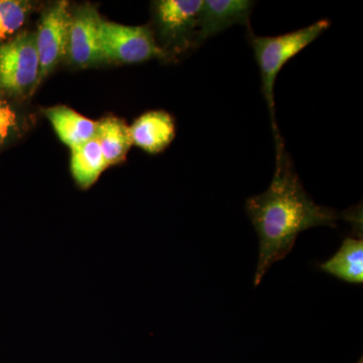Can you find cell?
Returning a JSON list of instances; mask_svg holds the SVG:
<instances>
[{"label": "cell", "mask_w": 363, "mask_h": 363, "mask_svg": "<svg viewBox=\"0 0 363 363\" xmlns=\"http://www.w3.org/2000/svg\"><path fill=\"white\" fill-rule=\"evenodd\" d=\"M276 169L267 191L248 198L245 210L259 235V252L255 286L267 271L292 252L298 234L315 226H337L339 219L347 218V211L339 213L330 207L313 201L296 173L292 160L284 147L276 145Z\"/></svg>", "instance_id": "obj_1"}, {"label": "cell", "mask_w": 363, "mask_h": 363, "mask_svg": "<svg viewBox=\"0 0 363 363\" xmlns=\"http://www.w3.org/2000/svg\"><path fill=\"white\" fill-rule=\"evenodd\" d=\"M330 21H318L312 25L300 28L285 35L276 37H259L255 33H248L250 43L255 52V61L259 67L262 78V91L269 107L271 116L272 133L274 143L283 142L279 135V126L276 121V104H274V84L279 72L283 67L297 56L308 45H311L328 30Z\"/></svg>", "instance_id": "obj_2"}, {"label": "cell", "mask_w": 363, "mask_h": 363, "mask_svg": "<svg viewBox=\"0 0 363 363\" xmlns=\"http://www.w3.org/2000/svg\"><path fill=\"white\" fill-rule=\"evenodd\" d=\"M39 75L35 33L23 30L0 44V96L26 99L39 87Z\"/></svg>", "instance_id": "obj_3"}, {"label": "cell", "mask_w": 363, "mask_h": 363, "mask_svg": "<svg viewBox=\"0 0 363 363\" xmlns=\"http://www.w3.org/2000/svg\"><path fill=\"white\" fill-rule=\"evenodd\" d=\"M100 45L105 61L138 64L168 58L147 26H124L102 20Z\"/></svg>", "instance_id": "obj_4"}, {"label": "cell", "mask_w": 363, "mask_h": 363, "mask_svg": "<svg viewBox=\"0 0 363 363\" xmlns=\"http://www.w3.org/2000/svg\"><path fill=\"white\" fill-rule=\"evenodd\" d=\"M201 0H161L155 2L154 14L160 35L166 43L167 57L196 47Z\"/></svg>", "instance_id": "obj_5"}, {"label": "cell", "mask_w": 363, "mask_h": 363, "mask_svg": "<svg viewBox=\"0 0 363 363\" xmlns=\"http://www.w3.org/2000/svg\"><path fill=\"white\" fill-rule=\"evenodd\" d=\"M72 11L65 0L48 6L35 32L40 62L39 86L68 55Z\"/></svg>", "instance_id": "obj_6"}, {"label": "cell", "mask_w": 363, "mask_h": 363, "mask_svg": "<svg viewBox=\"0 0 363 363\" xmlns=\"http://www.w3.org/2000/svg\"><path fill=\"white\" fill-rule=\"evenodd\" d=\"M101 21L96 7L91 4L79 6L72 13L68 43L72 63L89 67L105 61L100 45Z\"/></svg>", "instance_id": "obj_7"}, {"label": "cell", "mask_w": 363, "mask_h": 363, "mask_svg": "<svg viewBox=\"0 0 363 363\" xmlns=\"http://www.w3.org/2000/svg\"><path fill=\"white\" fill-rule=\"evenodd\" d=\"M255 2L252 0H206L198 18L196 47L234 25H242L252 33L250 16Z\"/></svg>", "instance_id": "obj_8"}, {"label": "cell", "mask_w": 363, "mask_h": 363, "mask_svg": "<svg viewBox=\"0 0 363 363\" xmlns=\"http://www.w3.org/2000/svg\"><path fill=\"white\" fill-rule=\"evenodd\" d=\"M130 128L131 140L147 154H159L171 145L176 135V124L168 112H145Z\"/></svg>", "instance_id": "obj_9"}, {"label": "cell", "mask_w": 363, "mask_h": 363, "mask_svg": "<svg viewBox=\"0 0 363 363\" xmlns=\"http://www.w3.org/2000/svg\"><path fill=\"white\" fill-rule=\"evenodd\" d=\"M44 113L60 140L71 150L94 138L97 123L81 116L70 107L63 105L50 107L45 109Z\"/></svg>", "instance_id": "obj_10"}, {"label": "cell", "mask_w": 363, "mask_h": 363, "mask_svg": "<svg viewBox=\"0 0 363 363\" xmlns=\"http://www.w3.org/2000/svg\"><path fill=\"white\" fill-rule=\"evenodd\" d=\"M318 267L322 272L345 283L362 285L363 283L362 235L355 234V236L346 238L341 243L337 252Z\"/></svg>", "instance_id": "obj_11"}, {"label": "cell", "mask_w": 363, "mask_h": 363, "mask_svg": "<svg viewBox=\"0 0 363 363\" xmlns=\"http://www.w3.org/2000/svg\"><path fill=\"white\" fill-rule=\"evenodd\" d=\"M94 138L108 167L123 162L133 145L130 126L117 117H105L97 123Z\"/></svg>", "instance_id": "obj_12"}, {"label": "cell", "mask_w": 363, "mask_h": 363, "mask_svg": "<svg viewBox=\"0 0 363 363\" xmlns=\"http://www.w3.org/2000/svg\"><path fill=\"white\" fill-rule=\"evenodd\" d=\"M71 173L76 184L87 190L96 183L105 169L108 168L96 138L72 149Z\"/></svg>", "instance_id": "obj_13"}, {"label": "cell", "mask_w": 363, "mask_h": 363, "mask_svg": "<svg viewBox=\"0 0 363 363\" xmlns=\"http://www.w3.org/2000/svg\"><path fill=\"white\" fill-rule=\"evenodd\" d=\"M20 102L0 96V152L18 142L30 128V116Z\"/></svg>", "instance_id": "obj_14"}, {"label": "cell", "mask_w": 363, "mask_h": 363, "mask_svg": "<svg viewBox=\"0 0 363 363\" xmlns=\"http://www.w3.org/2000/svg\"><path fill=\"white\" fill-rule=\"evenodd\" d=\"M33 11V4L26 0H0V44L13 39Z\"/></svg>", "instance_id": "obj_15"}, {"label": "cell", "mask_w": 363, "mask_h": 363, "mask_svg": "<svg viewBox=\"0 0 363 363\" xmlns=\"http://www.w3.org/2000/svg\"><path fill=\"white\" fill-rule=\"evenodd\" d=\"M357 363H362V358H360L359 362H358Z\"/></svg>", "instance_id": "obj_16"}]
</instances>
